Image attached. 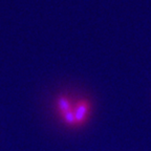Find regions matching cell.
Instances as JSON below:
<instances>
[{
  "instance_id": "obj_1",
  "label": "cell",
  "mask_w": 151,
  "mask_h": 151,
  "mask_svg": "<svg viewBox=\"0 0 151 151\" xmlns=\"http://www.w3.org/2000/svg\"><path fill=\"white\" fill-rule=\"evenodd\" d=\"M73 100L75 97L66 92H61L55 99V110L59 119L64 125L71 128H75Z\"/></svg>"
},
{
  "instance_id": "obj_2",
  "label": "cell",
  "mask_w": 151,
  "mask_h": 151,
  "mask_svg": "<svg viewBox=\"0 0 151 151\" xmlns=\"http://www.w3.org/2000/svg\"><path fill=\"white\" fill-rule=\"evenodd\" d=\"M92 102L86 97H75L73 100V119L75 128L83 127L92 114Z\"/></svg>"
}]
</instances>
